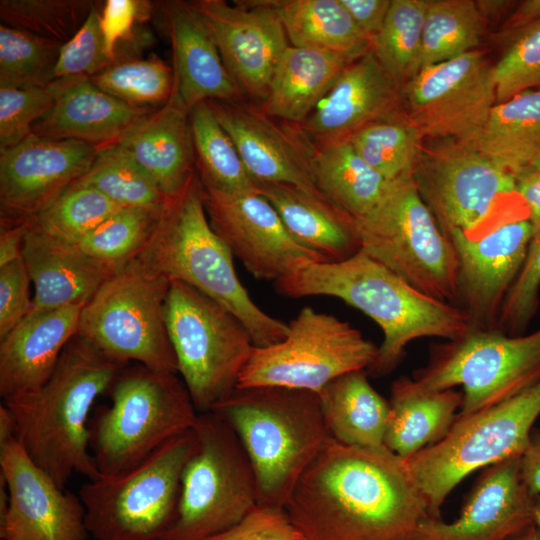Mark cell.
<instances>
[{
  "label": "cell",
  "mask_w": 540,
  "mask_h": 540,
  "mask_svg": "<svg viewBox=\"0 0 540 540\" xmlns=\"http://www.w3.org/2000/svg\"><path fill=\"white\" fill-rule=\"evenodd\" d=\"M285 511L305 540H414L429 517L404 459L386 447L356 448L331 436Z\"/></svg>",
  "instance_id": "1"
},
{
  "label": "cell",
  "mask_w": 540,
  "mask_h": 540,
  "mask_svg": "<svg viewBox=\"0 0 540 540\" xmlns=\"http://www.w3.org/2000/svg\"><path fill=\"white\" fill-rule=\"evenodd\" d=\"M274 284L283 296H331L371 318L383 333L377 356L366 370L374 377L393 372L412 341L453 340L471 328L462 309L420 292L361 251L343 261L305 264Z\"/></svg>",
  "instance_id": "2"
},
{
  "label": "cell",
  "mask_w": 540,
  "mask_h": 540,
  "mask_svg": "<svg viewBox=\"0 0 540 540\" xmlns=\"http://www.w3.org/2000/svg\"><path fill=\"white\" fill-rule=\"evenodd\" d=\"M127 365L76 334L41 387L3 400L16 439L62 489L73 473L88 480L100 476L90 450L89 416L95 400Z\"/></svg>",
  "instance_id": "3"
},
{
  "label": "cell",
  "mask_w": 540,
  "mask_h": 540,
  "mask_svg": "<svg viewBox=\"0 0 540 540\" xmlns=\"http://www.w3.org/2000/svg\"><path fill=\"white\" fill-rule=\"evenodd\" d=\"M233 257L209 222L203 187L195 173L181 193L167 200L152 235L133 261L222 305L243 323L255 347L282 341L288 324L253 301L238 278Z\"/></svg>",
  "instance_id": "4"
},
{
  "label": "cell",
  "mask_w": 540,
  "mask_h": 540,
  "mask_svg": "<svg viewBox=\"0 0 540 540\" xmlns=\"http://www.w3.org/2000/svg\"><path fill=\"white\" fill-rule=\"evenodd\" d=\"M237 434L255 473L258 505L285 509L330 437L317 393L286 387H236L210 411Z\"/></svg>",
  "instance_id": "5"
},
{
  "label": "cell",
  "mask_w": 540,
  "mask_h": 540,
  "mask_svg": "<svg viewBox=\"0 0 540 540\" xmlns=\"http://www.w3.org/2000/svg\"><path fill=\"white\" fill-rule=\"evenodd\" d=\"M109 406L89 420L90 450L100 475L133 468L193 428L198 412L177 373L128 364L108 390Z\"/></svg>",
  "instance_id": "6"
},
{
  "label": "cell",
  "mask_w": 540,
  "mask_h": 540,
  "mask_svg": "<svg viewBox=\"0 0 540 540\" xmlns=\"http://www.w3.org/2000/svg\"><path fill=\"white\" fill-rule=\"evenodd\" d=\"M193 429L197 445L182 472L174 519L159 540H206L258 506L255 473L233 428L206 412Z\"/></svg>",
  "instance_id": "7"
},
{
  "label": "cell",
  "mask_w": 540,
  "mask_h": 540,
  "mask_svg": "<svg viewBox=\"0 0 540 540\" xmlns=\"http://www.w3.org/2000/svg\"><path fill=\"white\" fill-rule=\"evenodd\" d=\"M413 178L451 242L479 239L504 224L528 219L516 177L473 147L456 143L419 152Z\"/></svg>",
  "instance_id": "8"
},
{
  "label": "cell",
  "mask_w": 540,
  "mask_h": 540,
  "mask_svg": "<svg viewBox=\"0 0 540 540\" xmlns=\"http://www.w3.org/2000/svg\"><path fill=\"white\" fill-rule=\"evenodd\" d=\"M355 220L361 252L420 292L455 303L458 255L422 199L413 174L393 181L381 202Z\"/></svg>",
  "instance_id": "9"
},
{
  "label": "cell",
  "mask_w": 540,
  "mask_h": 540,
  "mask_svg": "<svg viewBox=\"0 0 540 540\" xmlns=\"http://www.w3.org/2000/svg\"><path fill=\"white\" fill-rule=\"evenodd\" d=\"M539 416L540 382L491 407L457 416L441 441L404 459L429 517L442 519L445 500L469 474L521 456Z\"/></svg>",
  "instance_id": "10"
},
{
  "label": "cell",
  "mask_w": 540,
  "mask_h": 540,
  "mask_svg": "<svg viewBox=\"0 0 540 540\" xmlns=\"http://www.w3.org/2000/svg\"><path fill=\"white\" fill-rule=\"evenodd\" d=\"M194 429L172 438L131 469L85 482L79 497L95 540H159L171 525Z\"/></svg>",
  "instance_id": "11"
},
{
  "label": "cell",
  "mask_w": 540,
  "mask_h": 540,
  "mask_svg": "<svg viewBox=\"0 0 540 540\" xmlns=\"http://www.w3.org/2000/svg\"><path fill=\"white\" fill-rule=\"evenodd\" d=\"M165 322L177 373L197 412H210L237 387L253 340L233 313L179 281L170 282Z\"/></svg>",
  "instance_id": "12"
},
{
  "label": "cell",
  "mask_w": 540,
  "mask_h": 540,
  "mask_svg": "<svg viewBox=\"0 0 540 540\" xmlns=\"http://www.w3.org/2000/svg\"><path fill=\"white\" fill-rule=\"evenodd\" d=\"M413 379L426 391L461 387L459 417L491 407L540 382V327L522 335L470 328L432 344Z\"/></svg>",
  "instance_id": "13"
},
{
  "label": "cell",
  "mask_w": 540,
  "mask_h": 540,
  "mask_svg": "<svg viewBox=\"0 0 540 540\" xmlns=\"http://www.w3.org/2000/svg\"><path fill=\"white\" fill-rule=\"evenodd\" d=\"M170 282L130 262L86 302L77 335L118 362L135 361L154 370L177 373L165 322Z\"/></svg>",
  "instance_id": "14"
},
{
  "label": "cell",
  "mask_w": 540,
  "mask_h": 540,
  "mask_svg": "<svg viewBox=\"0 0 540 540\" xmlns=\"http://www.w3.org/2000/svg\"><path fill=\"white\" fill-rule=\"evenodd\" d=\"M285 338L254 347L237 387L276 386L319 393L334 379L374 362L378 346L349 322L304 306Z\"/></svg>",
  "instance_id": "15"
},
{
  "label": "cell",
  "mask_w": 540,
  "mask_h": 540,
  "mask_svg": "<svg viewBox=\"0 0 540 540\" xmlns=\"http://www.w3.org/2000/svg\"><path fill=\"white\" fill-rule=\"evenodd\" d=\"M493 69L476 50L421 68L402 89L406 117L420 138L472 147L496 104Z\"/></svg>",
  "instance_id": "16"
},
{
  "label": "cell",
  "mask_w": 540,
  "mask_h": 540,
  "mask_svg": "<svg viewBox=\"0 0 540 540\" xmlns=\"http://www.w3.org/2000/svg\"><path fill=\"white\" fill-rule=\"evenodd\" d=\"M203 200L214 231L256 279L276 282L305 264L326 262L292 237L256 189L224 192L203 187Z\"/></svg>",
  "instance_id": "17"
},
{
  "label": "cell",
  "mask_w": 540,
  "mask_h": 540,
  "mask_svg": "<svg viewBox=\"0 0 540 540\" xmlns=\"http://www.w3.org/2000/svg\"><path fill=\"white\" fill-rule=\"evenodd\" d=\"M100 148L32 134L0 151V225L28 222L80 179Z\"/></svg>",
  "instance_id": "18"
},
{
  "label": "cell",
  "mask_w": 540,
  "mask_h": 540,
  "mask_svg": "<svg viewBox=\"0 0 540 540\" xmlns=\"http://www.w3.org/2000/svg\"><path fill=\"white\" fill-rule=\"evenodd\" d=\"M0 477L8 492L0 517L3 540H87L79 495L59 487L16 437L0 445Z\"/></svg>",
  "instance_id": "19"
},
{
  "label": "cell",
  "mask_w": 540,
  "mask_h": 540,
  "mask_svg": "<svg viewBox=\"0 0 540 540\" xmlns=\"http://www.w3.org/2000/svg\"><path fill=\"white\" fill-rule=\"evenodd\" d=\"M206 21L229 74L251 98H266L275 69L289 47L277 13L262 0L193 2Z\"/></svg>",
  "instance_id": "20"
},
{
  "label": "cell",
  "mask_w": 540,
  "mask_h": 540,
  "mask_svg": "<svg viewBox=\"0 0 540 540\" xmlns=\"http://www.w3.org/2000/svg\"><path fill=\"white\" fill-rule=\"evenodd\" d=\"M531 238L532 226L524 219L479 239L452 241L459 259L454 305L468 315L471 328L498 330L504 301L524 265Z\"/></svg>",
  "instance_id": "21"
},
{
  "label": "cell",
  "mask_w": 540,
  "mask_h": 540,
  "mask_svg": "<svg viewBox=\"0 0 540 540\" xmlns=\"http://www.w3.org/2000/svg\"><path fill=\"white\" fill-rule=\"evenodd\" d=\"M254 183H283L319 191L311 169L312 142L298 125H278L260 107L208 101Z\"/></svg>",
  "instance_id": "22"
},
{
  "label": "cell",
  "mask_w": 540,
  "mask_h": 540,
  "mask_svg": "<svg viewBox=\"0 0 540 540\" xmlns=\"http://www.w3.org/2000/svg\"><path fill=\"white\" fill-rule=\"evenodd\" d=\"M520 456L488 466L457 519L424 518L414 540H502L533 522L534 498L523 483Z\"/></svg>",
  "instance_id": "23"
},
{
  "label": "cell",
  "mask_w": 540,
  "mask_h": 540,
  "mask_svg": "<svg viewBox=\"0 0 540 540\" xmlns=\"http://www.w3.org/2000/svg\"><path fill=\"white\" fill-rule=\"evenodd\" d=\"M402 89L367 52L352 61L298 125L313 143L346 140L361 128L402 117Z\"/></svg>",
  "instance_id": "24"
},
{
  "label": "cell",
  "mask_w": 540,
  "mask_h": 540,
  "mask_svg": "<svg viewBox=\"0 0 540 540\" xmlns=\"http://www.w3.org/2000/svg\"><path fill=\"white\" fill-rule=\"evenodd\" d=\"M52 84L54 104L32 128L38 136L80 141L101 149L118 144L154 110L120 101L88 77L55 79Z\"/></svg>",
  "instance_id": "25"
},
{
  "label": "cell",
  "mask_w": 540,
  "mask_h": 540,
  "mask_svg": "<svg viewBox=\"0 0 540 540\" xmlns=\"http://www.w3.org/2000/svg\"><path fill=\"white\" fill-rule=\"evenodd\" d=\"M173 49L174 85L189 110L203 101H242L214 37L193 2L164 5Z\"/></svg>",
  "instance_id": "26"
},
{
  "label": "cell",
  "mask_w": 540,
  "mask_h": 540,
  "mask_svg": "<svg viewBox=\"0 0 540 540\" xmlns=\"http://www.w3.org/2000/svg\"><path fill=\"white\" fill-rule=\"evenodd\" d=\"M86 303L30 314L0 339V396L34 391L53 373L68 342L77 334Z\"/></svg>",
  "instance_id": "27"
},
{
  "label": "cell",
  "mask_w": 540,
  "mask_h": 540,
  "mask_svg": "<svg viewBox=\"0 0 540 540\" xmlns=\"http://www.w3.org/2000/svg\"><path fill=\"white\" fill-rule=\"evenodd\" d=\"M118 144L166 198L182 192L196 170L190 110L174 81L167 102L140 120Z\"/></svg>",
  "instance_id": "28"
},
{
  "label": "cell",
  "mask_w": 540,
  "mask_h": 540,
  "mask_svg": "<svg viewBox=\"0 0 540 540\" xmlns=\"http://www.w3.org/2000/svg\"><path fill=\"white\" fill-rule=\"evenodd\" d=\"M22 258L34 285L30 314L86 303L113 275L75 246L40 231L32 220Z\"/></svg>",
  "instance_id": "29"
},
{
  "label": "cell",
  "mask_w": 540,
  "mask_h": 540,
  "mask_svg": "<svg viewBox=\"0 0 540 540\" xmlns=\"http://www.w3.org/2000/svg\"><path fill=\"white\" fill-rule=\"evenodd\" d=\"M255 189L275 208L292 237L326 262H338L360 251L356 220L326 198L283 183H256Z\"/></svg>",
  "instance_id": "30"
},
{
  "label": "cell",
  "mask_w": 540,
  "mask_h": 540,
  "mask_svg": "<svg viewBox=\"0 0 540 540\" xmlns=\"http://www.w3.org/2000/svg\"><path fill=\"white\" fill-rule=\"evenodd\" d=\"M390 391V416L384 444L402 459L441 441L453 426L462 405L461 391H426L406 376L396 379Z\"/></svg>",
  "instance_id": "31"
},
{
  "label": "cell",
  "mask_w": 540,
  "mask_h": 540,
  "mask_svg": "<svg viewBox=\"0 0 540 540\" xmlns=\"http://www.w3.org/2000/svg\"><path fill=\"white\" fill-rule=\"evenodd\" d=\"M351 62L332 52L289 45L260 109L274 119L302 124Z\"/></svg>",
  "instance_id": "32"
},
{
  "label": "cell",
  "mask_w": 540,
  "mask_h": 540,
  "mask_svg": "<svg viewBox=\"0 0 540 540\" xmlns=\"http://www.w3.org/2000/svg\"><path fill=\"white\" fill-rule=\"evenodd\" d=\"M317 394L326 428L334 440L363 449L385 447L390 404L372 387L365 370L344 374Z\"/></svg>",
  "instance_id": "33"
},
{
  "label": "cell",
  "mask_w": 540,
  "mask_h": 540,
  "mask_svg": "<svg viewBox=\"0 0 540 540\" xmlns=\"http://www.w3.org/2000/svg\"><path fill=\"white\" fill-rule=\"evenodd\" d=\"M279 16L289 44L354 61L372 50L340 0H262Z\"/></svg>",
  "instance_id": "34"
},
{
  "label": "cell",
  "mask_w": 540,
  "mask_h": 540,
  "mask_svg": "<svg viewBox=\"0 0 540 540\" xmlns=\"http://www.w3.org/2000/svg\"><path fill=\"white\" fill-rule=\"evenodd\" d=\"M311 169L317 189L355 219L372 211L393 183L372 168L348 139L312 142Z\"/></svg>",
  "instance_id": "35"
},
{
  "label": "cell",
  "mask_w": 540,
  "mask_h": 540,
  "mask_svg": "<svg viewBox=\"0 0 540 540\" xmlns=\"http://www.w3.org/2000/svg\"><path fill=\"white\" fill-rule=\"evenodd\" d=\"M540 145V87L497 102L472 146L515 177Z\"/></svg>",
  "instance_id": "36"
},
{
  "label": "cell",
  "mask_w": 540,
  "mask_h": 540,
  "mask_svg": "<svg viewBox=\"0 0 540 540\" xmlns=\"http://www.w3.org/2000/svg\"><path fill=\"white\" fill-rule=\"evenodd\" d=\"M190 127L195 170L204 188L224 192L255 190L236 146L208 101L191 108Z\"/></svg>",
  "instance_id": "37"
},
{
  "label": "cell",
  "mask_w": 540,
  "mask_h": 540,
  "mask_svg": "<svg viewBox=\"0 0 540 540\" xmlns=\"http://www.w3.org/2000/svg\"><path fill=\"white\" fill-rule=\"evenodd\" d=\"M483 19L475 1H427L420 69L473 51L482 35Z\"/></svg>",
  "instance_id": "38"
},
{
  "label": "cell",
  "mask_w": 540,
  "mask_h": 540,
  "mask_svg": "<svg viewBox=\"0 0 540 540\" xmlns=\"http://www.w3.org/2000/svg\"><path fill=\"white\" fill-rule=\"evenodd\" d=\"M164 206L123 208L73 246L115 274L141 252L152 235Z\"/></svg>",
  "instance_id": "39"
},
{
  "label": "cell",
  "mask_w": 540,
  "mask_h": 540,
  "mask_svg": "<svg viewBox=\"0 0 540 540\" xmlns=\"http://www.w3.org/2000/svg\"><path fill=\"white\" fill-rule=\"evenodd\" d=\"M426 9V0H392L372 44V52L401 89L420 70Z\"/></svg>",
  "instance_id": "40"
},
{
  "label": "cell",
  "mask_w": 540,
  "mask_h": 540,
  "mask_svg": "<svg viewBox=\"0 0 540 540\" xmlns=\"http://www.w3.org/2000/svg\"><path fill=\"white\" fill-rule=\"evenodd\" d=\"M73 184L92 187L122 208H160L168 200L119 144L101 148Z\"/></svg>",
  "instance_id": "41"
},
{
  "label": "cell",
  "mask_w": 540,
  "mask_h": 540,
  "mask_svg": "<svg viewBox=\"0 0 540 540\" xmlns=\"http://www.w3.org/2000/svg\"><path fill=\"white\" fill-rule=\"evenodd\" d=\"M348 140L386 180L393 182L413 174L421 138L406 115L369 124Z\"/></svg>",
  "instance_id": "42"
},
{
  "label": "cell",
  "mask_w": 540,
  "mask_h": 540,
  "mask_svg": "<svg viewBox=\"0 0 540 540\" xmlns=\"http://www.w3.org/2000/svg\"><path fill=\"white\" fill-rule=\"evenodd\" d=\"M123 209L98 190L72 184L32 221L43 233L74 245L107 218Z\"/></svg>",
  "instance_id": "43"
},
{
  "label": "cell",
  "mask_w": 540,
  "mask_h": 540,
  "mask_svg": "<svg viewBox=\"0 0 540 540\" xmlns=\"http://www.w3.org/2000/svg\"><path fill=\"white\" fill-rule=\"evenodd\" d=\"M63 43L23 29L0 25V86H46Z\"/></svg>",
  "instance_id": "44"
},
{
  "label": "cell",
  "mask_w": 540,
  "mask_h": 540,
  "mask_svg": "<svg viewBox=\"0 0 540 540\" xmlns=\"http://www.w3.org/2000/svg\"><path fill=\"white\" fill-rule=\"evenodd\" d=\"M101 90L129 105L162 106L173 90L174 74L157 55L120 59L90 78Z\"/></svg>",
  "instance_id": "45"
},
{
  "label": "cell",
  "mask_w": 540,
  "mask_h": 540,
  "mask_svg": "<svg viewBox=\"0 0 540 540\" xmlns=\"http://www.w3.org/2000/svg\"><path fill=\"white\" fill-rule=\"evenodd\" d=\"M95 1L1 0L2 24L66 43L84 24Z\"/></svg>",
  "instance_id": "46"
},
{
  "label": "cell",
  "mask_w": 540,
  "mask_h": 540,
  "mask_svg": "<svg viewBox=\"0 0 540 540\" xmlns=\"http://www.w3.org/2000/svg\"><path fill=\"white\" fill-rule=\"evenodd\" d=\"M52 82L46 86H0V151L31 136L32 128L53 106Z\"/></svg>",
  "instance_id": "47"
},
{
  "label": "cell",
  "mask_w": 540,
  "mask_h": 540,
  "mask_svg": "<svg viewBox=\"0 0 540 540\" xmlns=\"http://www.w3.org/2000/svg\"><path fill=\"white\" fill-rule=\"evenodd\" d=\"M493 76L496 103L540 85V22L516 34Z\"/></svg>",
  "instance_id": "48"
},
{
  "label": "cell",
  "mask_w": 540,
  "mask_h": 540,
  "mask_svg": "<svg viewBox=\"0 0 540 540\" xmlns=\"http://www.w3.org/2000/svg\"><path fill=\"white\" fill-rule=\"evenodd\" d=\"M98 3H94L78 32L62 45L54 70V80L68 77L91 78L114 63L106 50Z\"/></svg>",
  "instance_id": "49"
},
{
  "label": "cell",
  "mask_w": 540,
  "mask_h": 540,
  "mask_svg": "<svg viewBox=\"0 0 540 540\" xmlns=\"http://www.w3.org/2000/svg\"><path fill=\"white\" fill-rule=\"evenodd\" d=\"M540 234L531 238L524 265L509 291L500 314L498 330L525 334L539 309Z\"/></svg>",
  "instance_id": "50"
},
{
  "label": "cell",
  "mask_w": 540,
  "mask_h": 540,
  "mask_svg": "<svg viewBox=\"0 0 540 540\" xmlns=\"http://www.w3.org/2000/svg\"><path fill=\"white\" fill-rule=\"evenodd\" d=\"M30 283L22 257L0 267V339L30 314Z\"/></svg>",
  "instance_id": "51"
},
{
  "label": "cell",
  "mask_w": 540,
  "mask_h": 540,
  "mask_svg": "<svg viewBox=\"0 0 540 540\" xmlns=\"http://www.w3.org/2000/svg\"><path fill=\"white\" fill-rule=\"evenodd\" d=\"M302 538L285 509L258 505L238 524L206 540H300Z\"/></svg>",
  "instance_id": "52"
},
{
  "label": "cell",
  "mask_w": 540,
  "mask_h": 540,
  "mask_svg": "<svg viewBox=\"0 0 540 540\" xmlns=\"http://www.w3.org/2000/svg\"><path fill=\"white\" fill-rule=\"evenodd\" d=\"M151 3L142 0H107L100 12V26L110 58L119 60L118 47L122 42L135 41V27L148 20Z\"/></svg>",
  "instance_id": "53"
},
{
  "label": "cell",
  "mask_w": 540,
  "mask_h": 540,
  "mask_svg": "<svg viewBox=\"0 0 540 540\" xmlns=\"http://www.w3.org/2000/svg\"><path fill=\"white\" fill-rule=\"evenodd\" d=\"M357 27L373 44L379 34L392 0H340Z\"/></svg>",
  "instance_id": "54"
},
{
  "label": "cell",
  "mask_w": 540,
  "mask_h": 540,
  "mask_svg": "<svg viewBox=\"0 0 540 540\" xmlns=\"http://www.w3.org/2000/svg\"><path fill=\"white\" fill-rule=\"evenodd\" d=\"M517 192L528 209L532 237L540 234V171L526 168L516 175Z\"/></svg>",
  "instance_id": "55"
},
{
  "label": "cell",
  "mask_w": 540,
  "mask_h": 540,
  "mask_svg": "<svg viewBox=\"0 0 540 540\" xmlns=\"http://www.w3.org/2000/svg\"><path fill=\"white\" fill-rule=\"evenodd\" d=\"M520 476L533 496L540 495V429L534 428L519 462Z\"/></svg>",
  "instance_id": "56"
},
{
  "label": "cell",
  "mask_w": 540,
  "mask_h": 540,
  "mask_svg": "<svg viewBox=\"0 0 540 540\" xmlns=\"http://www.w3.org/2000/svg\"><path fill=\"white\" fill-rule=\"evenodd\" d=\"M31 220L13 226L1 227L0 230V267L22 257L25 237Z\"/></svg>",
  "instance_id": "57"
},
{
  "label": "cell",
  "mask_w": 540,
  "mask_h": 540,
  "mask_svg": "<svg viewBox=\"0 0 540 540\" xmlns=\"http://www.w3.org/2000/svg\"><path fill=\"white\" fill-rule=\"evenodd\" d=\"M538 22H540V0H526L513 11L503 28L508 33L518 34Z\"/></svg>",
  "instance_id": "58"
},
{
  "label": "cell",
  "mask_w": 540,
  "mask_h": 540,
  "mask_svg": "<svg viewBox=\"0 0 540 540\" xmlns=\"http://www.w3.org/2000/svg\"><path fill=\"white\" fill-rule=\"evenodd\" d=\"M15 437V426L10 412L4 404L0 406V445Z\"/></svg>",
  "instance_id": "59"
},
{
  "label": "cell",
  "mask_w": 540,
  "mask_h": 540,
  "mask_svg": "<svg viewBox=\"0 0 540 540\" xmlns=\"http://www.w3.org/2000/svg\"><path fill=\"white\" fill-rule=\"evenodd\" d=\"M502 540H540V529L532 522Z\"/></svg>",
  "instance_id": "60"
},
{
  "label": "cell",
  "mask_w": 540,
  "mask_h": 540,
  "mask_svg": "<svg viewBox=\"0 0 540 540\" xmlns=\"http://www.w3.org/2000/svg\"><path fill=\"white\" fill-rule=\"evenodd\" d=\"M509 3L508 1H478L476 5L483 17L485 13L489 15L500 14Z\"/></svg>",
  "instance_id": "61"
},
{
  "label": "cell",
  "mask_w": 540,
  "mask_h": 540,
  "mask_svg": "<svg viewBox=\"0 0 540 540\" xmlns=\"http://www.w3.org/2000/svg\"><path fill=\"white\" fill-rule=\"evenodd\" d=\"M533 523L540 529V495L534 498Z\"/></svg>",
  "instance_id": "62"
},
{
  "label": "cell",
  "mask_w": 540,
  "mask_h": 540,
  "mask_svg": "<svg viewBox=\"0 0 540 540\" xmlns=\"http://www.w3.org/2000/svg\"><path fill=\"white\" fill-rule=\"evenodd\" d=\"M527 168L540 171V145L531 157Z\"/></svg>",
  "instance_id": "63"
},
{
  "label": "cell",
  "mask_w": 540,
  "mask_h": 540,
  "mask_svg": "<svg viewBox=\"0 0 540 540\" xmlns=\"http://www.w3.org/2000/svg\"><path fill=\"white\" fill-rule=\"evenodd\" d=\"M300 540H305V539L302 538V539H300Z\"/></svg>",
  "instance_id": "64"
}]
</instances>
